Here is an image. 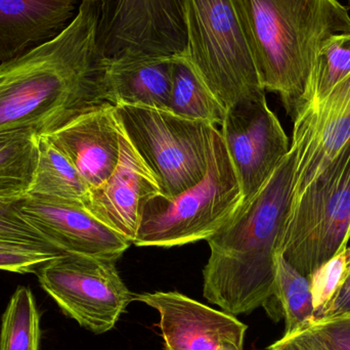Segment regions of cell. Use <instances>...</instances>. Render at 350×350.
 I'll return each instance as SVG.
<instances>
[{
    "label": "cell",
    "instance_id": "obj_1",
    "mask_svg": "<svg viewBox=\"0 0 350 350\" xmlns=\"http://www.w3.org/2000/svg\"><path fill=\"white\" fill-rule=\"evenodd\" d=\"M100 3L82 0L53 40L0 65V131L49 135L106 100Z\"/></svg>",
    "mask_w": 350,
    "mask_h": 350
},
{
    "label": "cell",
    "instance_id": "obj_25",
    "mask_svg": "<svg viewBox=\"0 0 350 350\" xmlns=\"http://www.w3.org/2000/svg\"><path fill=\"white\" fill-rule=\"evenodd\" d=\"M0 243L57 250L24 219L16 208V202L2 200H0Z\"/></svg>",
    "mask_w": 350,
    "mask_h": 350
},
{
    "label": "cell",
    "instance_id": "obj_20",
    "mask_svg": "<svg viewBox=\"0 0 350 350\" xmlns=\"http://www.w3.org/2000/svg\"><path fill=\"white\" fill-rule=\"evenodd\" d=\"M90 191L88 183L71 161L47 135H39L38 164L27 195L42 196L85 206Z\"/></svg>",
    "mask_w": 350,
    "mask_h": 350
},
{
    "label": "cell",
    "instance_id": "obj_21",
    "mask_svg": "<svg viewBox=\"0 0 350 350\" xmlns=\"http://www.w3.org/2000/svg\"><path fill=\"white\" fill-rule=\"evenodd\" d=\"M39 155V135L31 131H0V200L16 202L29 193Z\"/></svg>",
    "mask_w": 350,
    "mask_h": 350
},
{
    "label": "cell",
    "instance_id": "obj_26",
    "mask_svg": "<svg viewBox=\"0 0 350 350\" xmlns=\"http://www.w3.org/2000/svg\"><path fill=\"white\" fill-rule=\"evenodd\" d=\"M63 254L53 249L0 243V269L16 273H36L41 265Z\"/></svg>",
    "mask_w": 350,
    "mask_h": 350
},
{
    "label": "cell",
    "instance_id": "obj_15",
    "mask_svg": "<svg viewBox=\"0 0 350 350\" xmlns=\"http://www.w3.org/2000/svg\"><path fill=\"white\" fill-rule=\"evenodd\" d=\"M47 137L75 166L90 189L102 185L118 165L121 131L110 103L80 115Z\"/></svg>",
    "mask_w": 350,
    "mask_h": 350
},
{
    "label": "cell",
    "instance_id": "obj_6",
    "mask_svg": "<svg viewBox=\"0 0 350 350\" xmlns=\"http://www.w3.org/2000/svg\"><path fill=\"white\" fill-rule=\"evenodd\" d=\"M350 241V139L290 206L278 254L310 277Z\"/></svg>",
    "mask_w": 350,
    "mask_h": 350
},
{
    "label": "cell",
    "instance_id": "obj_23",
    "mask_svg": "<svg viewBox=\"0 0 350 350\" xmlns=\"http://www.w3.org/2000/svg\"><path fill=\"white\" fill-rule=\"evenodd\" d=\"M349 72L350 32L335 35L323 45L317 59L306 106L324 98Z\"/></svg>",
    "mask_w": 350,
    "mask_h": 350
},
{
    "label": "cell",
    "instance_id": "obj_3",
    "mask_svg": "<svg viewBox=\"0 0 350 350\" xmlns=\"http://www.w3.org/2000/svg\"><path fill=\"white\" fill-rule=\"evenodd\" d=\"M261 88L280 96L292 120L308 100L317 59L335 35L350 32L340 0H232Z\"/></svg>",
    "mask_w": 350,
    "mask_h": 350
},
{
    "label": "cell",
    "instance_id": "obj_10",
    "mask_svg": "<svg viewBox=\"0 0 350 350\" xmlns=\"http://www.w3.org/2000/svg\"><path fill=\"white\" fill-rule=\"evenodd\" d=\"M219 131L236 172L242 202L247 201L258 193L287 155L289 137L269 109L265 94L228 108Z\"/></svg>",
    "mask_w": 350,
    "mask_h": 350
},
{
    "label": "cell",
    "instance_id": "obj_9",
    "mask_svg": "<svg viewBox=\"0 0 350 350\" xmlns=\"http://www.w3.org/2000/svg\"><path fill=\"white\" fill-rule=\"evenodd\" d=\"M98 44L106 57L183 53L187 46L183 0H111L100 4Z\"/></svg>",
    "mask_w": 350,
    "mask_h": 350
},
{
    "label": "cell",
    "instance_id": "obj_19",
    "mask_svg": "<svg viewBox=\"0 0 350 350\" xmlns=\"http://www.w3.org/2000/svg\"><path fill=\"white\" fill-rule=\"evenodd\" d=\"M168 111L191 120L221 125L226 109L198 73L185 51L174 55L172 92Z\"/></svg>",
    "mask_w": 350,
    "mask_h": 350
},
{
    "label": "cell",
    "instance_id": "obj_32",
    "mask_svg": "<svg viewBox=\"0 0 350 350\" xmlns=\"http://www.w3.org/2000/svg\"><path fill=\"white\" fill-rule=\"evenodd\" d=\"M345 1H347V8H349L350 10V0H345Z\"/></svg>",
    "mask_w": 350,
    "mask_h": 350
},
{
    "label": "cell",
    "instance_id": "obj_29",
    "mask_svg": "<svg viewBox=\"0 0 350 350\" xmlns=\"http://www.w3.org/2000/svg\"><path fill=\"white\" fill-rule=\"evenodd\" d=\"M349 312H350V271L340 289L337 292L334 299L325 312L324 318L323 319L339 316V314Z\"/></svg>",
    "mask_w": 350,
    "mask_h": 350
},
{
    "label": "cell",
    "instance_id": "obj_27",
    "mask_svg": "<svg viewBox=\"0 0 350 350\" xmlns=\"http://www.w3.org/2000/svg\"><path fill=\"white\" fill-rule=\"evenodd\" d=\"M304 330L323 350H350V312L312 323Z\"/></svg>",
    "mask_w": 350,
    "mask_h": 350
},
{
    "label": "cell",
    "instance_id": "obj_5",
    "mask_svg": "<svg viewBox=\"0 0 350 350\" xmlns=\"http://www.w3.org/2000/svg\"><path fill=\"white\" fill-rule=\"evenodd\" d=\"M114 107L119 127L157 181L161 195L174 197L203 179L215 125L165 109Z\"/></svg>",
    "mask_w": 350,
    "mask_h": 350
},
{
    "label": "cell",
    "instance_id": "obj_16",
    "mask_svg": "<svg viewBox=\"0 0 350 350\" xmlns=\"http://www.w3.org/2000/svg\"><path fill=\"white\" fill-rule=\"evenodd\" d=\"M77 0H0V62L59 36L77 16Z\"/></svg>",
    "mask_w": 350,
    "mask_h": 350
},
{
    "label": "cell",
    "instance_id": "obj_22",
    "mask_svg": "<svg viewBox=\"0 0 350 350\" xmlns=\"http://www.w3.org/2000/svg\"><path fill=\"white\" fill-rule=\"evenodd\" d=\"M40 314L30 288L18 286L2 316L0 350H39Z\"/></svg>",
    "mask_w": 350,
    "mask_h": 350
},
{
    "label": "cell",
    "instance_id": "obj_12",
    "mask_svg": "<svg viewBox=\"0 0 350 350\" xmlns=\"http://www.w3.org/2000/svg\"><path fill=\"white\" fill-rule=\"evenodd\" d=\"M16 206L24 219L61 253L118 261L133 245L84 206L35 195L25 196Z\"/></svg>",
    "mask_w": 350,
    "mask_h": 350
},
{
    "label": "cell",
    "instance_id": "obj_14",
    "mask_svg": "<svg viewBox=\"0 0 350 350\" xmlns=\"http://www.w3.org/2000/svg\"><path fill=\"white\" fill-rule=\"evenodd\" d=\"M120 145L116 170L102 185L90 189L84 207L133 244L144 206L160 189L122 131Z\"/></svg>",
    "mask_w": 350,
    "mask_h": 350
},
{
    "label": "cell",
    "instance_id": "obj_30",
    "mask_svg": "<svg viewBox=\"0 0 350 350\" xmlns=\"http://www.w3.org/2000/svg\"><path fill=\"white\" fill-rule=\"evenodd\" d=\"M90 1L98 2V3L103 4L111 1V0H90Z\"/></svg>",
    "mask_w": 350,
    "mask_h": 350
},
{
    "label": "cell",
    "instance_id": "obj_13",
    "mask_svg": "<svg viewBox=\"0 0 350 350\" xmlns=\"http://www.w3.org/2000/svg\"><path fill=\"white\" fill-rule=\"evenodd\" d=\"M135 300L159 312L166 350H243L248 327L232 314L178 292L137 294Z\"/></svg>",
    "mask_w": 350,
    "mask_h": 350
},
{
    "label": "cell",
    "instance_id": "obj_11",
    "mask_svg": "<svg viewBox=\"0 0 350 350\" xmlns=\"http://www.w3.org/2000/svg\"><path fill=\"white\" fill-rule=\"evenodd\" d=\"M290 149L295 154L291 204L338 155L350 139V72L324 98L293 119Z\"/></svg>",
    "mask_w": 350,
    "mask_h": 350
},
{
    "label": "cell",
    "instance_id": "obj_28",
    "mask_svg": "<svg viewBox=\"0 0 350 350\" xmlns=\"http://www.w3.org/2000/svg\"><path fill=\"white\" fill-rule=\"evenodd\" d=\"M273 345L281 350H323L306 330L283 336Z\"/></svg>",
    "mask_w": 350,
    "mask_h": 350
},
{
    "label": "cell",
    "instance_id": "obj_8",
    "mask_svg": "<svg viewBox=\"0 0 350 350\" xmlns=\"http://www.w3.org/2000/svg\"><path fill=\"white\" fill-rule=\"evenodd\" d=\"M116 262L63 253L41 265L35 275L66 316L94 334H104L135 300Z\"/></svg>",
    "mask_w": 350,
    "mask_h": 350
},
{
    "label": "cell",
    "instance_id": "obj_7",
    "mask_svg": "<svg viewBox=\"0 0 350 350\" xmlns=\"http://www.w3.org/2000/svg\"><path fill=\"white\" fill-rule=\"evenodd\" d=\"M185 53L228 110L265 94L232 0H183Z\"/></svg>",
    "mask_w": 350,
    "mask_h": 350
},
{
    "label": "cell",
    "instance_id": "obj_31",
    "mask_svg": "<svg viewBox=\"0 0 350 350\" xmlns=\"http://www.w3.org/2000/svg\"><path fill=\"white\" fill-rule=\"evenodd\" d=\"M269 350H281L278 349L277 347H275V345H271V347H269Z\"/></svg>",
    "mask_w": 350,
    "mask_h": 350
},
{
    "label": "cell",
    "instance_id": "obj_4",
    "mask_svg": "<svg viewBox=\"0 0 350 350\" xmlns=\"http://www.w3.org/2000/svg\"><path fill=\"white\" fill-rule=\"evenodd\" d=\"M241 202L236 172L215 127L205 176L174 197L161 193L152 197L144 206L133 244L174 247L208 240L230 219Z\"/></svg>",
    "mask_w": 350,
    "mask_h": 350
},
{
    "label": "cell",
    "instance_id": "obj_18",
    "mask_svg": "<svg viewBox=\"0 0 350 350\" xmlns=\"http://www.w3.org/2000/svg\"><path fill=\"white\" fill-rule=\"evenodd\" d=\"M262 308L275 322L285 319L284 336L304 330L314 322V298L310 279L292 267L282 255L277 254L275 257L273 294Z\"/></svg>",
    "mask_w": 350,
    "mask_h": 350
},
{
    "label": "cell",
    "instance_id": "obj_2",
    "mask_svg": "<svg viewBox=\"0 0 350 350\" xmlns=\"http://www.w3.org/2000/svg\"><path fill=\"white\" fill-rule=\"evenodd\" d=\"M295 154L290 149L256 195L241 202L207 241L204 297L232 316L265 306L275 286V257L291 206Z\"/></svg>",
    "mask_w": 350,
    "mask_h": 350
},
{
    "label": "cell",
    "instance_id": "obj_24",
    "mask_svg": "<svg viewBox=\"0 0 350 350\" xmlns=\"http://www.w3.org/2000/svg\"><path fill=\"white\" fill-rule=\"evenodd\" d=\"M349 271L350 246H347L308 277L314 306L312 323L324 318L325 312L334 299Z\"/></svg>",
    "mask_w": 350,
    "mask_h": 350
},
{
    "label": "cell",
    "instance_id": "obj_17",
    "mask_svg": "<svg viewBox=\"0 0 350 350\" xmlns=\"http://www.w3.org/2000/svg\"><path fill=\"white\" fill-rule=\"evenodd\" d=\"M174 55L123 53L106 57V100L114 105L165 109L172 92Z\"/></svg>",
    "mask_w": 350,
    "mask_h": 350
}]
</instances>
